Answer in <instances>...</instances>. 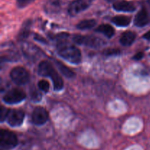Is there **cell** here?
<instances>
[{"instance_id":"1","label":"cell","mask_w":150,"mask_h":150,"mask_svg":"<svg viewBox=\"0 0 150 150\" xmlns=\"http://www.w3.org/2000/svg\"><path fill=\"white\" fill-rule=\"evenodd\" d=\"M69 35L61 33L58 35L57 49L58 54L73 64H79L81 62L82 57L80 49L73 44H70L67 38Z\"/></svg>"},{"instance_id":"2","label":"cell","mask_w":150,"mask_h":150,"mask_svg":"<svg viewBox=\"0 0 150 150\" xmlns=\"http://www.w3.org/2000/svg\"><path fill=\"white\" fill-rule=\"evenodd\" d=\"M38 74L40 76H48L51 78L55 91H61L64 87V82L56 69L53 67L51 63L47 60H42L38 66Z\"/></svg>"},{"instance_id":"3","label":"cell","mask_w":150,"mask_h":150,"mask_svg":"<svg viewBox=\"0 0 150 150\" xmlns=\"http://www.w3.org/2000/svg\"><path fill=\"white\" fill-rule=\"evenodd\" d=\"M73 41L77 44L84 45L93 49H99L103 46L106 43L102 38L93 35H75L73 36Z\"/></svg>"},{"instance_id":"4","label":"cell","mask_w":150,"mask_h":150,"mask_svg":"<svg viewBox=\"0 0 150 150\" xmlns=\"http://www.w3.org/2000/svg\"><path fill=\"white\" fill-rule=\"evenodd\" d=\"M18 138L14 132L8 129H1L0 131V145L4 149H13L18 145Z\"/></svg>"},{"instance_id":"5","label":"cell","mask_w":150,"mask_h":150,"mask_svg":"<svg viewBox=\"0 0 150 150\" xmlns=\"http://www.w3.org/2000/svg\"><path fill=\"white\" fill-rule=\"evenodd\" d=\"M10 78L17 85H23L29 82V74L25 68L17 66L10 71Z\"/></svg>"},{"instance_id":"6","label":"cell","mask_w":150,"mask_h":150,"mask_svg":"<svg viewBox=\"0 0 150 150\" xmlns=\"http://www.w3.org/2000/svg\"><path fill=\"white\" fill-rule=\"evenodd\" d=\"M26 94L19 88H13L7 91L3 96V101L7 104H17L26 99Z\"/></svg>"},{"instance_id":"7","label":"cell","mask_w":150,"mask_h":150,"mask_svg":"<svg viewBox=\"0 0 150 150\" xmlns=\"http://www.w3.org/2000/svg\"><path fill=\"white\" fill-rule=\"evenodd\" d=\"M93 0H75L68 7V13L70 16H73L79 14L81 12L86 10Z\"/></svg>"},{"instance_id":"8","label":"cell","mask_w":150,"mask_h":150,"mask_svg":"<svg viewBox=\"0 0 150 150\" xmlns=\"http://www.w3.org/2000/svg\"><path fill=\"white\" fill-rule=\"evenodd\" d=\"M25 113L21 110H10L7 121L11 126H18L23 124Z\"/></svg>"},{"instance_id":"9","label":"cell","mask_w":150,"mask_h":150,"mask_svg":"<svg viewBox=\"0 0 150 150\" xmlns=\"http://www.w3.org/2000/svg\"><path fill=\"white\" fill-rule=\"evenodd\" d=\"M48 113L42 107H37L34 110L32 116V120L35 124L42 125L48 121Z\"/></svg>"},{"instance_id":"10","label":"cell","mask_w":150,"mask_h":150,"mask_svg":"<svg viewBox=\"0 0 150 150\" xmlns=\"http://www.w3.org/2000/svg\"><path fill=\"white\" fill-rule=\"evenodd\" d=\"M149 21L150 17L147 10L143 7L136 14L134 19V24L139 27H143V26L147 25Z\"/></svg>"},{"instance_id":"11","label":"cell","mask_w":150,"mask_h":150,"mask_svg":"<svg viewBox=\"0 0 150 150\" xmlns=\"http://www.w3.org/2000/svg\"><path fill=\"white\" fill-rule=\"evenodd\" d=\"M113 8L117 11L133 12L136 10V7L133 2L128 1H116L113 4Z\"/></svg>"},{"instance_id":"12","label":"cell","mask_w":150,"mask_h":150,"mask_svg":"<svg viewBox=\"0 0 150 150\" xmlns=\"http://www.w3.org/2000/svg\"><path fill=\"white\" fill-rule=\"evenodd\" d=\"M136 38V34L132 31H127L122 33L120 38V43L125 46H129L135 41Z\"/></svg>"},{"instance_id":"13","label":"cell","mask_w":150,"mask_h":150,"mask_svg":"<svg viewBox=\"0 0 150 150\" xmlns=\"http://www.w3.org/2000/svg\"><path fill=\"white\" fill-rule=\"evenodd\" d=\"M95 31L100 33H103L107 38H111L114 36L115 30L110 24H101L95 29Z\"/></svg>"},{"instance_id":"14","label":"cell","mask_w":150,"mask_h":150,"mask_svg":"<svg viewBox=\"0 0 150 150\" xmlns=\"http://www.w3.org/2000/svg\"><path fill=\"white\" fill-rule=\"evenodd\" d=\"M131 19L126 16H116L111 19V21L118 26H127L130 24Z\"/></svg>"},{"instance_id":"15","label":"cell","mask_w":150,"mask_h":150,"mask_svg":"<svg viewBox=\"0 0 150 150\" xmlns=\"http://www.w3.org/2000/svg\"><path fill=\"white\" fill-rule=\"evenodd\" d=\"M55 62L56 66L58 67L59 70L60 71L62 74L64 75V76H66L67 78H73L75 76V73L72 70H70L68 67L65 66V65L63 64L62 63H61L60 61H58V60H54Z\"/></svg>"},{"instance_id":"16","label":"cell","mask_w":150,"mask_h":150,"mask_svg":"<svg viewBox=\"0 0 150 150\" xmlns=\"http://www.w3.org/2000/svg\"><path fill=\"white\" fill-rule=\"evenodd\" d=\"M95 25H96V21L95 20H94V19H86V20H83L79 22L76 25V27L79 29L85 30V29H92Z\"/></svg>"},{"instance_id":"17","label":"cell","mask_w":150,"mask_h":150,"mask_svg":"<svg viewBox=\"0 0 150 150\" xmlns=\"http://www.w3.org/2000/svg\"><path fill=\"white\" fill-rule=\"evenodd\" d=\"M38 88L41 90L43 92L47 93L48 92L50 88V84L48 81L44 80V79H42V80H40L39 82H38Z\"/></svg>"},{"instance_id":"18","label":"cell","mask_w":150,"mask_h":150,"mask_svg":"<svg viewBox=\"0 0 150 150\" xmlns=\"http://www.w3.org/2000/svg\"><path fill=\"white\" fill-rule=\"evenodd\" d=\"M35 1V0H16V4L18 8H23L29 4H32Z\"/></svg>"},{"instance_id":"19","label":"cell","mask_w":150,"mask_h":150,"mask_svg":"<svg viewBox=\"0 0 150 150\" xmlns=\"http://www.w3.org/2000/svg\"><path fill=\"white\" fill-rule=\"evenodd\" d=\"M26 23L24 24V26L22 29V30L21 31L20 33H19V38L20 39H24V38H27L29 35V26H26Z\"/></svg>"},{"instance_id":"20","label":"cell","mask_w":150,"mask_h":150,"mask_svg":"<svg viewBox=\"0 0 150 150\" xmlns=\"http://www.w3.org/2000/svg\"><path fill=\"white\" fill-rule=\"evenodd\" d=\"M31 98L34 101H39L41 100L42 98V95H41L40 93L38 91H37L36 89L33 90V91H31Z\"/></svg>"},{"instance_id":"21","label":"cell","mask_w":150,"mask_h":150,"mask_svg":"<svg viewBox=\"0 0 150 150\" xmlns=\"http://www.w3.org/2000/svg\"><path fill=\"white\" fill-rule=\"evenodd\" d=\"M10 110L6 107H4V106H1V113H0V116H1V122H3L4 120H6L8 116V113Z\"/></svg>"},{"instance_id":"22","label":"cell","mask_w":150,"mask_h":150,"mask_svg":"<svg viewBox=\"0 0 150 150\" xmlns=\"http://www.w3.org/2000/svg\"><path fill=\"white\" fill-rule=\"evenodd\" d=\"M120 54V50L118 49H108L105 50L104 51V54L107 56H111V55H117V54Z\"/></svg>"},{"instance_id":"23","label":"cell","mask_w":150,"mask_h":150,"mask_svg":"<svg viewBox=\"0 0 150 150\" xmlns=\"http://www.w3.org/2000/svg\"><path fill=\"white\" fill-rule=\"evenodd\" d=\"M143 57H144V53L142 52V51H139V52H138L137 54H136L134 56H133V59L136 60H141V59L143 58Z\"/></svg>"},{"instance_id":"24","label":"cell","mask_w":150,"mask_h":150,"mask_svg":"<svg viewBox=\"0 0 150 150\" xmlns=\"http://www.w3.org/2000/svg\"><path fill=\"white\" fill-rule=\"evenodd\" d=\"M144 38H145V39L148 40V41H150V30L148 31L147 32H146V33L144 35Z\"/></svg>"},{"instance_id":"25","label":"cell","mask_w":150,"mask_h":150,"mask_svg":"<svg viewBox=\"0 0 150 150\" xmlns=\"http://www.w3.org/2000/svg\"><path fill=\"white\" fill-rule=\"evenodd\" d=\"M105 1H107L108 2H111V1H116V0H105Z\"/></svg>"},{"instance_id":"26","label":"cell","mask_w":150,"mask_h":150,"mask_svg":"<svg viewBox=\"0 0 150 150\" xmlns=\"http://www.w3.org/2000/svg\"><path fill=\"white\" fill-rule=\"evenodd\" d=\"M147 2L149 3V4H150V0H147Z\"/></svg>"}]
</instances>
